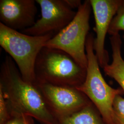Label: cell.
<instances>
[{
    "label": "cell",
    "mask_w": 124,
    "mask_h": 124,
    "mask_svg": "<svg viewBox=\"0 0 124 124\" xmlns=\"http://www.w3.org/2000/svg\"><path fill=\"white\" fill-rule=\"evenodd\" d=\"M92 10L90 0L82 3L75 18L66 26L53 36L45 46L60 49L70 55L85 69L87 66L85 44L90 30Z\"/></svg>",
    "instance_id": "obj_5"
},
{
    "label": "cell",
    "mask_w": 124,
    "mask_h": 124,
    "mask_svg": "<svg viewBox=\"0 0 124 124\" xmlns=\"http://www.w3.org/2000/svg\"><path fill=\"white\" fill-rule=\"evenodd\" d=\"M58 119L57 124H106L92 102L79 110Z\"/></svg>",
    "instance_id": "obj_11"
},
{
    "label": "cell",
    "mask_w": 124,
    "mask_h": 124,
    "mask_svg": "<svg viewBox=\"0 0 124 124\" xmlns=\"http://www.w3.org/2000/svg\"><path fill=\"white\" fill-rule=\"evenodd\" d=\"M124 31V0H122L116 13L113 18L109 27L108 34L111 36Z\"/></svg>",
    "instance_id": "obj_12"
},
{
    "label": "cell",
    "mask_w": 124,
    "mask_h": 124,
    "mask_svg": "<svg viewBox=\"0 0 124 124\" xmlns=\"http://www.w3.org/2000/svg\"><path fill=\"white\" fill-rule=\"evenodd\" d=\"M68 5L72 9L75 8H78L82 4L81 1L80 0H65Z\"/></svg>",
    "instance_id": "obj_16"
},
{
    "label": "cell",
    "mask_w": 124,
    "mask_h": 124,
    "mask_svg": "<svg viewBox=\"0 0 124 124\" xmlns=\"http://www.w3.org/2000/svg\"><path fill=\"white\" fill-rule=\"evenodd\" d=\"M39 5L41 17L35 24L23 31L26 35L43 36L50 33L59 32L66 26L75 18V11L65 0H36Z\"/></svg>",
    "instance_id": "obj_7"
},
{
    "label": "cell",
    "mask_w": 124,
    "mask_h": 124,
    "mask_svg": "<svg viewBox=\"0 0 124 124\" xmlns=\"http://www.w3.org/2000/svg\"><path fill=\"white\" fill-rule=\"evenodd\" d=\"M94 39L93 34H89L85 44L88 61L86 77L83 83L76 88L93 103L106 124H115L113 102L123 91L112 88L104 80L93 48Z\"/></svg>",
    "instance_id": "obj_4"
},
{
    "label": "cell",
    "mask_w": 124,
    "mask_h": 124,
    "mask_svg": "<svg viewBox=\"0 0 124 124\" xmlns=\"http://www.w3.org/2000/svg\"><path fill=\"white\" fill-rule=\"evenodd\" d=\"M114 120L115 124H124V122L114 113Z\"/></svg>",
    "instance_id": "obj_17"
},
{
    "label": "cell",
    "mask_w": 124,
    "mask_h": 124,
    "mask_svg": "<svg viewBox=\"0 0 124 124\" xmlns=\"http://www.w3.org/2000/svg\"><path fill=\"white\" fill-rule=\"evenodd\" d=\"M122 0H90L95 22L93 48L100 67L108 64V53L105 49V41L111 22Z\"/></svg>",
    "instance_id": "obj_8"
},
{
    "label": "cell",
    "mask_w": 124,
    "mask_h": 124,
    "mask_svg": "<svg viewBox=\"0 0 124 124\" xmlns=\"http://www.w3.org/2000/svg\"><path fill=\"white\" fill-rule=\"evenodd\" d=\"M0 87L11 115L32 117L42 124H58V118L48 106L39 89L36 84L23 79L9 56L1 64Z\"/></svg>",
    "instance_id": "obj_1"
},
{
    "label": "cell",
    "mask_w": 124,
    "mask_h": 124,
    "mask_svg": "<svg viewBox=\"0 0 124 124\" xmlns=\"http://www.w3.org/2000/svg\"><path fill=\"white\" fill-rule=\"evenodd\" d=\"M112 51V61L103 67L106 75L113 78L119 84L124 93V60L121 55L122 41L120 34L110 38Z\"/></svg>",
    "instance_id": "obj_10"
},
{
    "label": "cell",
    "mask_w": 124,
    "mask_h": 124,
    "mask_svg": "<svg viewBox=\"0 0 124 124\" xmlns=\"http://www.w3.org/2000/svg\"><path fill=\"white\" fill-rule=\"evenodd\" d=\"M114 113L124 122V98L117 95L113 102Z\"/></svg>",
    "instance_id": "obj_14"
},
{
    "label": "cell",
    "mask_w": 124,
    "mask_h": 124,
    "mask_svg": "<svg viewBox=\"0 0 124 124\" xmlns=\"http://www.w3.org/2000/svg\"><path fill=\"white\" fill-rule=\"evenodd\" d=\"M36 3L35 0H0V23L16 31L32 26L36 21Z\"/></svg>",
    "instance_id": "obj_9"
},
{
    "label": "cell",
    "mask_w": 124,
    "mask_h": 124,
    "mask_svg": "<svg viewBox=\"0 0 124 124\" xmlns=\"http://www.w3.org/2000/svg\"><path fill=\"white\" fill-rule=\"evenodd\" d=\"M50 109L58 118L70 115L91 101L75 87L36 82Z\"/></svg>",
    "instance_id": "obj_6"
},
{
    "label": "cell",
    "mask_w": 124,
    "mask_h": 124,
    "mask_svg": "<svg viewBox=\"0 0 124 124\" xmlns=\"http://www.w3.org/2000/svg\"><path fill=\"white\" fill-rule=\"evenodd\" d=\"M28 124H31V123H30V122H29V123H28Z\"/></svg>",
    "instance_id": "obj_18"
},
{
    "label": "cell",
    "mask_w": 124,
    "mask_h": 124,
    "mask_svg": "<svg viewBox=\"0 0 124 124\" xmlns=\"http://www.w3.org/2000/svg\"><path fill=\"white\" fill-rule=\"evenodd\" d=\"M54 33L43 36H30L6 26L0 23V45L17 65L23 79L35 84L36 61L46 43Z\"/></svg>",
    "instance_id": "obj_2"
},
{
    "label": "cell",
    "mask_w": 124,
    "mask_h": 124,
    "mask_svg": "<svg viewBox=\"0 0 124 124\" xmlns=\"http://www.w3.org/2000/svg\"><path fill=\"white\" fill-rule=\"evenodd\" d=\"M9 112L6 99L0 87V124H5L9 120L11 117Z\"/></svg>",
    "instance_id": "obj_13"
},
{
    "label": "cell",
    "mask_w": 124,
    "mask_h": 124,
    "mask_svg": "<svg viewBox=\"0 0 124 124\" xmlns=\"http://www.w3.org/2000/svg\"><path fill=\"white\" fill-rule=\"evenodd\" d=\"M9 120L5 124H28V116L19 115H12Z\"/></svg>",
    "instance_id": "obj_15"
},
{
    "label": "cell",
    "mask_w": 124,
    "mask_h": 124,
    "mask_svg": "<svg viewBox=\"0 0 124 124\" xmlns=\"http://www.w3.org/2000/svg\"></svg>",
    "instance_id": "obj_19"
},
{
    "label": "cell",
    "mask_w": 124,
    "mask_h": 124,
    "mask_svg": "<svg viewBox=\"0 0 124 124\" xmlns=\"http://www.w3.org/2000/svg\"><path fill=\"white\" fill-rule=\"evenodd\" d=\"M35 74L36 82L77 87L84 81L86 69L66 52L45 46L37 58Z\"/></svg>",
    "instance_id": "obj_3"
}]
</instances>
